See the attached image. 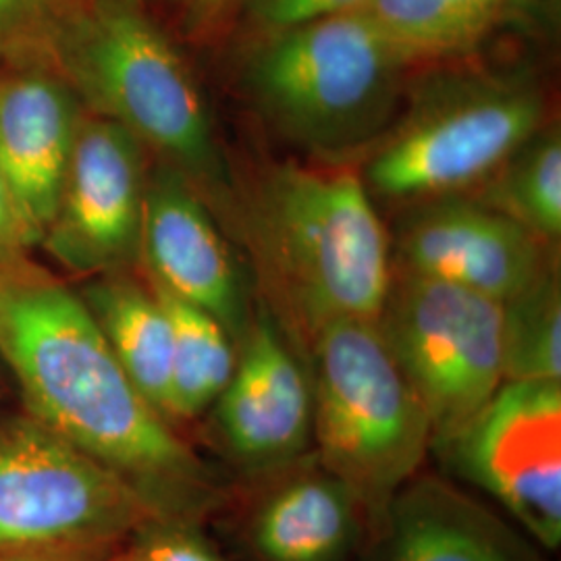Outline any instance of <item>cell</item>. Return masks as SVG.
<instances>
[{"mask_svg":"<svg viewBox=\"0 0 561 561\" xmlns=\"http://www.w3.org/2000/svg\"><path fill=\"white\" fill-rule=\"evenodd\" d=\"M379 530V561H541L484 505L433 477L405 482Z\"/></svg>","mask_w":561,"mask_h":561,"instance_id":"9a60e30c","label":"cell"},{"mask_svg":"<svg viewBox=\"0 0 561 561\" xmlns=\"http://www.w3.org/2000/svg\"><path fill=\"white\" fill-rule=\"evenodd\" d=\"M445 451L547 549L561 542V381H507Z\"/></svg>","mask_w":561,"mask_h":561,"instance_id":"9c48e42d","label":"cell"},{"mask_svg":"<svg viewBox=\"0 0 561 561\" xmlns=\"http://www.w3.org/2000/svg\"><path fill=\"white\" fill-rule=\"evenodd\" d=\"M144 196L141 141L117 121H81L59 210L42 241L71 271L113 273L140 252Z\"/></svg>","mask_w":561,"mask_h":561,"instance_id":"30bf717a","label":"cell"},{"mask_svg":"<svg viewBox=\"0 0 561 561\" xmlns=\"http://www.w3.org/2000/svg\"><path fill=\"white\" fill-rule=\"evenodd\" d=\"M181 4L198 11V13H208V11H217L221 9L227 0H180Z\"/></svg>","mask_w":561,"mask_h":561,"instance_id":"4316f807","label":"cell"},{"mask_svg":"<svg viewBox=\"0 0 561 561\" xmlns=\"http://www.w3.org/2000/svg\"><path fill=\"white\" fill-rule=\"evenodd\" d=\"M537 90L518 83H470L416 111L382 146L368 181L389 198L460 190L500 171L533 140L542 121Z\"/></svg>","mask_w":561,"mask_h":561,"instance_id":"ba28073f","label":"cell"},{"mask_svg":"<svg viewBox=\"0 0 561 561\" xmlns=\"http://www.w3.org/2000/svg\"><path fill=\"white\" fill-rule=\"evenodd\" d=\"M514 0H368L364 11L405 60L437 59L481 42Z\"/></svg>","mask_w":561,"mask_h":561,"instance_id":"d6986e66","label":"cell"},{"mask_svg":"<svg viewBox=\"0 0 561 561\" xmlns=\"http://www.w3.org/2000/svg\"><path fill=\"white\" fill-rule=\"evenodd\" d=\"M140 252L154 285L213 314L229 335H240L245 310L236 266L181 173L167 169L146 183Z\"/></svg>","mask_w":561,"mask_h":561,"instance_id":"4fadbf2b","label":"cell"},{"mask_svg":"<svg viewBox=\"0 0 561 561\" xmlns=\"http://www.w3.org/2000/svg\"><path fill=\"white\" fill-rule=\"evenodd\" d=\"M27 245L30 241L23 231L15 202L0 173V262L18 261Z\"/></svg>","mask_w":561,"mask_h":561,"instance_id":"cb8c5ba5","label":"cell"},{"mask_svg":"<svg viewBox=\"0 0 561 561\" xmlns=\"http://www.w3.org/2000/svg\"><path fill=\"white\" fill-rule=\"evenodd\" d=\"M377 324L426 412L431 447L447 449L505 382L502 301L403 273Z\"/></svg>","mask_w":561,"mask_h":561,"instance_id":"8992f818","label":"cell"},{"mask_svg":"<svg viewBox=\"0 0 561 561\" xmlns=\"http://www.w3.org/2000/svg\"><path fill=\"white\" fill-rule=\"evenodd\" d=\"M80 123L60 81L30 73L0 85V173L30 245L57 217Z\"/></svg>","mask_w":561,"mask_h":561,"instance_id":"5bb4252c","label":"cell"},{"mask_svg":"<svg viewBox=\"0 0 561 561\" xmlns=\"http://www.w3.org/2000/svg\"><path fill=\"white\" fill-rule=\"evenodd\" d=\"M215 403L227 451L250 470L296 460L312 437V391L264 317L245 335L233 377Z\"/></svg>","mask_w":561,"mask_h":561,"instance_id":"7c38bea8","label":"cell"},{"mask_svg":"<svg viewBox=\"0 0 561 561\" xmlns=\"http://www.w3.org/2000/svg\"><path fill=\"white\" fill-rule=\"evenodd\" d=\"M364 510L324 468L283 482L252 518V547L262 561H350L358 549Z\"/></svg>","mask_w":561,"mask_h":561,"instance_id":"2e32d148","label":"cell"},{"mask_svg":"<svg viewBox=\"0 0 561 561\" xmlns=\"http://www.w3.org/2000/svg\"><path fill=\"white\" fill-rule=\"evenodd\" d=\"M42 0H0V42L18 34L23 23L34 18Z\"/></svg>","mask_w":561,"mask_h":561,"instance_id":"484cf974","label":"cell"},{"mask_svg":"<svg viewBox=\"0 0 561 561\" xmlns=\"http://www.w3.org/2000/svg\"><path fill=\"white\" fill-rule=\"evenodd\" d=\"M190 528L192 524L154 522L134 537L127 556L131 561H225Z\"/></svg>","mask_w":561,"mask_h":561,"instance_id":"7402d4cb","label":"cell"},{"mask_svg":"<svg viewBox=\"0 0 561 561\" xmlns=\"http://www.w3.org/2000/svg\"><path fill=\"white\" fill-rule=\"evenodd\" d=\"M268 261L317 333L341 319L379 321L391 287L387 236L354 173L280 167L259 210Z\"/></svg>","mask_w":561,"mask_h":561,"instance_id":"3957f363","label":"cell"},{"mask_svg":"<svg viewBox=\"0 0 561 561\" xmlns=\"http://www.w3.org/2000/svg\"><path fill=\"white\" fill-rule=\"evenodd\" d=\"M125 375L169 419L173 331L159 296L136 283L106 279L81 296Z\"/></svg>","mask_w":561,"mask_h":561,"instance_id":"e0dca14e","label":"cell"},{"mask_svg":"<svg viewBox=\"0 0 561 561\" xmlns=\"http://www.w3.org/2000/svg\"><path fill=\"white\" fill-rule=\"evenodd\" d=\"M81 90L106 119L154 146L183 171L210 178L217 152L198 88L173 46L138 9L106 0L71 53Z\"/></svg>","mask_w":561,"mask_h":561,"instance_id":"52a82bcc","label":"cell"},{"mask_svg":"<svg viewBox=\"0 0 561 561\" xmlns=\"http://www.w3.org/2000/svg\"><path fill=\"white\" fill-rule=\"evenodd\" d=\"M111 561H131L129 560V556H127V551H121L119 556H115Z\"/></svg>","mask_w":561,"mask_h":561,"instance_id":"83f0119b","label":"cell"},{"mask_svg":"<svg viewBox=\"0 0 561 561\" xmlns=\"http://www.w3.org/2000/svg\"><path fill=\"white\" fill-rule=\"evenodd\" d=\"M173 331L169 419H194L219 400L236 370L231 335L213 314L154 285Z\"/></svg>","mask_w":561,"mask_h":561,"instance_id":"ac0fdd59","label":"cell"},{"mask_svg":"<svg viewBox=\"0 0 561 561\" xmlns=\"http://www.w3.org/2000/svg\"><path fill=\"white\" fill-rule=\"evenodd\" d=\"M314 335L312 435L321 466L379 528L431 449V424L377 322L341 319Z\"/></svg>","mask_w":561,"mask_h":561,"instance_id":"7a4b0ae2","label":"cell"},{"mask_svg":"<svg viewBox=\"0 0 561 561\" xmlns=\"http://www.w3.org/2000/svg\"><path fill=\"white\" fill-rule=\"evenodd\" d=\"M405 273L445 280L507 301L541 279L539 238L502 213L449 201L414 215L401 229Z\"/></svg>","mask_w":561,"mask_h":561,"instance_id":"8fae6325","label":"cell"},{"mask_svg":"<svg viewBox=\"0 0 561 561\" xmlns=\"http://www.w3.org/2000/svg\"><path fill=\"white\" fill-rule=\"evenodd\" d=\"M0 356L27 414L113 468L162 520L194 524L221 484L125 375L85 300L25 262H0Z\"/></svg>","mask_w":561,"mask_h":561,"instance_id":"6da1fadb","label":"cell"},{"mask_svg":"<svg viewBox=\"0 0 561 561\" xmlns=\"http://www.w3.org/2000/svg\"><path fill=\"white\" fill-rule=\"evenodd\" d=\"M368 0H252L259 20L283 32L310 21L360 11Z\"/></svg>","mask_w":561,"mask_h":561,"instance_id":"603a6c76","label":"cell"},{"mask_svg":"<svg viewBox=\"0 0 561 561\" xmlns=\"http://www.w3.org/2000/svg\"><path fill=\"white\" fill-rule=\"evenodd\" d=\"M121 549H57V551H0V561H111Z\"/></svg>","mask_w":561,"mask_h":561,"instance_id":"d4e9b609","label":"cell"},{"mask_svg":"<svg viewBox=\"0 0 561 561\" xmlns=\"http://www.w3.org/2000/svg\"><path fill=\"white\" fill-rule=\"evenodd\" d=\"M161 520L131 482L34 416L0 422V551L121 549Z\"/></svg>","mask_w":561,"mask_h":561,"instance_id":"5b68a950","label":"cell"},{"mask_svg":"<svg viewBox=\"0 0 561 561\" xmlns=\"http://www.w3.org/2000/svg\"><path fill=\"white\" fill-rule=\"evenodd\" d=\"M500 169L502 175L489 190V208L520 222L539 240H558L561 233L560 134L549 131L526 141Z\"/></svg>","mask_w":561,"mask_h":561,"instance_id":"ffe728a7","label":"cell"},{"mask_svg":"<svg viewBox=\"0 0 561 561\" xmlns=\"http://www.w3.org/2000/svg\"><path fill=\"white\" fill-rule=\"evenodd\" d=\"M408 60L364 9L283 30L252 67V92L289 140L343 152L391 117Z\"/></svg>","mask_w":561,"mask_h":561,"instance_id":"277c9868","label":"cell"},{"mask_svg":"<svg viewBox=\"0 0 561 561\" xmlns=\"http://www.w3.org/2000/svg\"><path fill=\"white\" fill-rule=\"evenodd\" d=\"M503 377L561 381V294L553 273L503 301Z\"/></svg>","mask_w":561,"mask_h":561,"instance_id":"44dd1931","label":"cell"}]
</instances>
